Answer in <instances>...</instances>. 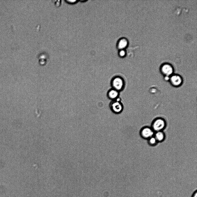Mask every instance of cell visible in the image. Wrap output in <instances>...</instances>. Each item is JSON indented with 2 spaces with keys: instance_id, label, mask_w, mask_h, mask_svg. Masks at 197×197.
Listing matches in <instances>:
<instances>
[{
  "instance_id": "cell-1",
  "label": "cell",
  "mask_w": 197,
  "mask_h": 197,
  "mask_svg": "<svg viewBox=\"0 0 197 197\" xmlns=\"http://www.w3.org/2000/svg\"><path fill=\"white\" fill-rule=\"evenodd\" d=\"M166 123L163 119L157 118L154 120L152 124L151 128L154 132L162 131L165 128Z\"/></svg>"
},
{
  "instance_id": "cell-2",
  "label": "cell",
  "mask_w": 197,
  "mask_h": 197,
  "mask_svg": "<svg viewBox=\"0 0 197 197\" xmlns=\"http://www.w3.org/2000/svg\"><path fill=\"white\" fill-rule=\"evenodd\" d=\"M111 83L112 88L119 91L122 90L125 86L124 80L119 76L114 77L112 80Z\"/></svg>"
},
{
  "instance_id": "cell-3",
  "label": "cell",
  "mask_w": 197,
  "mask_h": 197,
  "mask_svg": "<svg viewBox=\"0 0 197 197\" xmlns=\"http://www.w3.org/2000/svg\"><path fill=\"white\" fill-rule=\"evenodd\" d=\"M160 71L164 77H170L173 74L174 70L172 65L168 63H165L161 66Z\"/></svg>"
},
{
  "instance_id": "cell-4",
  "label": "cell",
  "mask_w": 197,
  "mask_h": 197,
  "mask_svg": "<svg viewBox=\"0 0 197 197\" xmlns=\"http://www.w3.org/2000/svg\"><path fill=\"white\" fill-rule=\"evenodd\" d=\"M110 107L111 110L116 114L120 113L123 109V105L118 98L111 102Z\"/></svg>"
},
{
  "instance_id": "cell-5",
  "label": "cell",
  "mask_w": 197,
  "mask_h": 197,
  "mask_svg": "<svg viewBox=\"0 0 197 197\" xmlns=\"http://www.w3.org/2000/svg\"><path fill=\"white\" fill-rule=\"evenodd\" d=\"M154 131L151 127H145L140 130V134L141 136L145 139H148L154 136Z\"/></svg>"
},
{
  "instance_id": "cell-6",
  "label": "cell",
  "mask_w": 197,
  "mask_h": 197,
  "mask_svg": "<svg viewBox=\"0 0 197 197\" xmlns=\"http://www.w3.org/2000/svg\"><path fill=\"white\" fill-rule=\"evenodd\" d=\"M169 80L172 85L175 87L181 86L183 82V79L180 76L173 74L170 76Z\"/></svg>"
},
{
  "instance_id": "cell-7",
  "label": "cell",
  "mask_w": 197,
  "mask_h": 197,
  "mask_svg": "<svg viewBox=\"0 0 197 197\" xmlns=\"http://www.w3.org/2000/svg\"><path fill=\"white\" fill-rule=\"evenodd\" d=\"M119 95V91L113 88L109 90L107 93L108 97L113 100L118 98Z\"/></svg>"
},
{
  "instance_id": "cell-8",
  "label": "cell",
  "mask_w": 197,
  "mask_h": 197,
  "mask_svg": "<svg viewBox=\"0 0 197 197\" xmlns=\"http://www.w3.org/2000/svg\"><path fill=\"white\" fill-rule=\"evenodd\" d=\"M154 136L158 142L163 141L165 138V134L162 131L155 132Z\"/></svg>"
},
{
  "instance_id": "cell-9",
  "label": "cell",
  "mask_w": 197,
  "mask_h": 197,
  "mask_svg": "<svg viewBox=\"0 0 197 197\" xmlns=\"http://www.w3.org/2000/svg\"><path fill=\"white\" fill-rule=\"evenodd\" d=\"M128 44L127 39L125 38L121 39L118 42V48L120 50L123 49L127 46Z\"/></svg>"
},
{
  "instance_id": "cell-10",
  "label": "cell",
  "mask_w": 197,
  "mask_h": 197,
  "mask_svg": "<svg viewBox=\"0 0 197 197\" xmlns=\"http://www.w3.org/2000/svg\"><path fill=\"white\" fill-rule=\"evenodd\" d=\"M148 140V144L151 146L155 145L158 142L154 136L151 137Z\"/></svg>"
},
{
  "instance_id": "cell-11",
  "label": "cell",
  "mask_w": 197,
  "mask_h": 197,
  "mask_svg": "<svg viewBox=\"0 0 197 197\" xmlns=\"http://www.w3.org/2000/svg\"><path fill=\"white\" fill-rule=\"evenodd\" d=\"M126 53V52L124 50H120L119 52V55L121 57H123L125 55Z\"/></svg>"
},
{
  "instance_id": "cell-12",
  "label": "cell",
  "mask_w": 197,
  "mask_h": 197,
  "mask_svg": "<svg viewBox=\"0 0 197 197\" xmlns=\"http://www.w3.org/2000/svg\"><path fill=\"white\" fill-rule=\"evenodd\" d=\"M66 2L70 4L74 3H76L77 1V0H66L65 1Z\"/></svg>"
},
{
  "instance_id": "cell-13",
  "label": "cell",
  "mask_w": 197,
  "mask_h": 197,
  "mask_svg": "<svg viewBox=\"0 0 197 197\" xmlns=\"http://www.w3.org/2000/svg\"><path fill=\"white\" fill-rule=\"evenodd\" d=\"M191 197H197V190L195 191L192 194Z\"/></svg>"
}]
</instances>
